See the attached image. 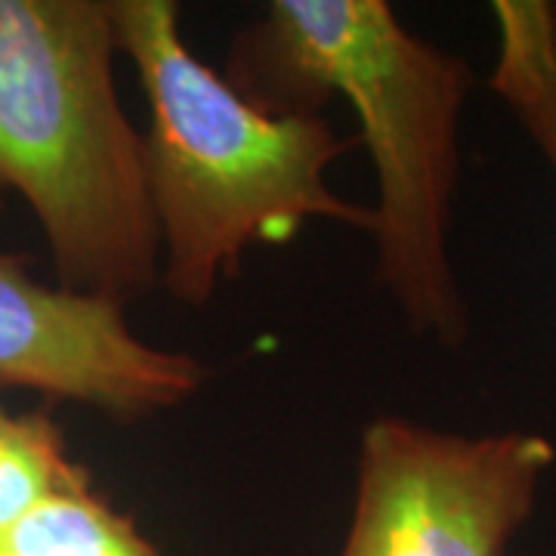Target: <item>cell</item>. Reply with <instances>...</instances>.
I'll use <instances>...</instances> for the list:
<instances>
[{
    "instance_id": "obj_1",
    "label": "cell",
    "mask_w": 556,
    "mask_h": 556,
    "mask_svg": "<svg viewBox=\"0 0 556 556\" xmlns=\"http://www.w3.org/2000/svg\"><path fill=\"white\" fill-rule=\"evenodd\" d=\"M232 84L266 112L353 105L378 174V278L415 334L457 346L470 318L448 236L467 60L402 28L387 0H276L232 47Z\"/></svg>"
},
{
    "instance_id": "obj_2",
    "label": "cell",
    "mask_w": 556,
    "mask_h": 556,
    "mask_svg": "<svg viewBox=\"0 0 556 556\" xmlns=\"http://www.w3.org/2000/svg\"><path fill=\"white\" fill-rule=\"evenodd\" d=\"M118 50L137 65L152 127L142 137L159 223L161 285L189 306L239 273L251 244L294 239L306 219L375 232V211L340 199L328 167L353 149L318 112H266L186 47L170 0H112Z\"/></svg>"
},
{
    "instance_id": "obj_3",
    "label": "cell",
    "mask_w": 556,
    "mask_h": 556,
    "mask_svg": "<svg viewBox=\"0 0 556 556\" xmlns=\"http://www.w3.org/2000/svg\"><path fill=\"white\" fill-rule=\"evenodd\" d=\"M115 53L109 3L0 0V186L38 217L62 291L124 309L161 285V239Z\"/></svg>"
},
{
    "instance_id": "obj_4",
    "label": "cell",
    "mask_w": 556,
    "mask_h": 556,
    "mask_svg": "<svg viewBox=\"0 0 556 556\" xmlns=\"http://www.w3.org/2000/svg\"><path fill=\"white\" fill-rule=\"evenodd\" d=\"M554 464L556 445L532 430L467 437L378 417L340 556H504Z\"/></svg>"
},
{
    "instance_id": "obj_5",
    "label": "cell",
    "mask_w": 556,
    "mask_h": 556,
    "mask_svg": "<svg viewBox=\"0 0 556 556\" xmlns=\"http://www.w3.org/2000/svg\"><path fill=\"white\" fill-rule=\"evenodd\" d=\"M204 378L199 358L137 338L121 306L43 285L25 260L0 254V387L139 420L182 405Z\"/></svg>"
},
{
    "instance_id": "obj_6",
    "label": "cell",
    "mask_w": 556,
    "mask_h": 556,
    "mask_svg": "<svg viewBox=\"0 0 556 556\" xmlns=\"http://www.w3.org/2000/svg\"><path fill=\"white\" fill-rule=\"evenodd\" d=\"M492 10L501 35L492 84L556 170V7L497 0Z\"/></svg>"
},
{
    "instance_id": "obj_7",
    "label": "cell",
    "mask_w": 556,
    "mask_h": 556,
    "mask_svg": "<svg viewBox=\"0 0 556 556\" xmlns=\"http://www.w3.org/2000/svg\"><path fill=\"white\" fill-rule=\"evenodd\" d=\"M10 556H159L137 526L115 514L90 485L56 492L0 541Z\"/></svg>"
},
{
    "instance_id": "obj_8",
    "label": "cell",
    "mask_w": 556,
    "mask_h": 556,
    "mask_svg": "<svg viewBox=\"0 0 556 556\" xmlns=\"http://www.w3.org/2000/svg\"><path fill=\"white\" fill-rule=\"evenodd\" d=\"M78 485H90V473L72 460L53 417L47 412L13 415L0 437V541L40 501Z\"/></svg>"
},
{
    "instance_id": "obj_9",
    "label": "cell",
    "mask_w": 556,
    "mask_h": 556,
    "mask_svg": "<svg viewBox=\"0 0 556 556\" xmlns=\"http://www.w3.org/2000/svg\"><path fill=\"white\" fill-rule=\"evenodd\" d=\"M10 420H13V415H10V412L3 408V402H0V437L7 433V427H10Z\"/></svg>"
},
{
    "instance_id": "obj_10",
    "label": "cell",
    "mask_w": 556,
    "mask_h": 556,
    "mask_svg": "<svg viewBox=\"0 0 556 556\" xmlns=\"http://www.w3.org/2000/svg\"><path fill=\"white\" fill-rule=\"evenodd\" d=\"M0 556H10V554H3V551H0Z\"/></svg>"
},
{
    "instance_id": "obj_11",
    "label": "cell",
    "mask_w": 556,
    "mask_h": 556,
    "mask_svg": "<svg viewBox=\"0 0 556 556\" xmlns=\"http://www.w3.org/2000/svg\"><path fill=\"white\" fill-rule=\"evenodd\" d=\"M0 207H3V199H0Z\"/></svg>"
}]
</instances>
